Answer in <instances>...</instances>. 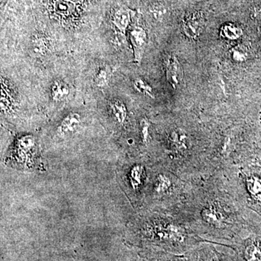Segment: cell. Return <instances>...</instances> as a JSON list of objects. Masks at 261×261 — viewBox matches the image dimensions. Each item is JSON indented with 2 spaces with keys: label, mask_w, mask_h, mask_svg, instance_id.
<instances>
[{
  "label": "cell",
  "mask_w": 261,
  "mask_h": 261,
  "mask_svg": "<svg viewBox=\"0 0 261 261\" xmlns=\"http://www.w3.org/2000/svg\"><path fill=\"white\" fill-rule=\"evenodd\" d=\"M171 187V181L167 176L160 174L154 183V190L158 194H164L168 191Z\"/></svg>",
  "instance_id": "cell-18"
},
{
  "label": "cell",
  "mask_w": 261,
  "mask_h": 261,
  "mask_svg": "<svg viewBox=\"0 0 261 261\" xmlns=\"http://www.w3.org/2000/svg\"><path fill=\"white\" fill-rule=\"evenodd\" d=\"M169 142L171 147L176 150H185L187 147V136L185 130L176 129L171 132L169 136Z\"/></svg>",
  "instance_id": "cell-10"
},
{
  "label": "cell",
  "mask_w": 261,
  "mask_h": 261,
  "mask_svg": "<svg viewBox=\"0 0 261 261\" xmlns=\"http://www.w3.org/2000/svg\"><path fill=\"white\" fill-rule=\"evenodd\" d=\"M130 40L134 50V58L137 64L140 65L147 44V34L142 27H134L130 32Z\"/></svg>",
  "instance_id": "cell-1"
},
{
  "label": "cell",
  "mask_w": 261,
  "mask_h": 261,
  "mask_svg": "<svg viewBox=\"0 0 261 261\" xmlns=\"http://www.w3.org/2000/svg\"><path fill=\"white\" fill-rule=\"evenodd\" d=\"M166 80L173 89H176L184 78V72L181 63L175 56L168 57L166 62Z\"/></svg>",
  "instance_id": "cell-3"
},
{
  "label": "cell",
  "mask_w": 261,
  "mask_h": 261,
  "mask_svg": "<svg viewBox=\"0 0 261 261\" xmlns=\"http://www.w3.org/2000/svg\"><path fill=\"white\" fill-rule=\"evenodd\" d=\"M111 80V71L108 67H103L98 70L94 77V84L99 88L106 87Z\"/></svg>",
  "instance_id": "cell-16"
},
{
  "label": "cell",
  "mask_w": 261,
  "mask_h": 261,
  "mask_svg": "<svg viewBox=\"0 0 261 261\" xmlns=\"http://www.w3.org/2000/svg\"><path fill=\"white\" fill-rule=\"evenodd\" d=\"M31 48L36 56H44L49 51V44L47 39L42 34H36L33 36L31 40Z\"/></svg>",
  "instance_id": "cell-9"
},
{
  "label": "cell",
  "mask_w": 261,
  "mask_h": 261,
  "mask_svg": "<svg viewBox=\"0 0 261 261\" xmlns=\"http://www.w3.org/2000/svg\"><path fill=\"white\" fill-rule=\"evenodd\" d=\"M141 126V135H142V141L145 143H147L149 140V126H150V123L148 120L146 118L141 121L140 123Z\"/></svg>",
  "instance_id": "cell-21"
},
{
  "label": "cell",
  "mask_w": 261,
  "mask_h": 261,
  "mask_svg": "<svg viewBox=\"0 0 261 261\" xmlns=\"http://www.w3.org/2000/svg\"><path fill=\"white\" fill-rule=\"evenodd\" d=\"M154 233L161 240L168 241L181 242L184 232L181 228L174 224H160L155 226Z\"/></svg>",
  "instance_id": "cell-5"
},
{
  "label": "cell",
  "mask_w": 261,
  "mask_h": 261,
  "mask_svg": "<svg viewBox=\"0 0 261 261\" xmlns=\"http://www.w3.org/2000/svg\"><path fill=\"white\" fill-rule=\"evenodd\" d=\"M205 20L200 12L191 13L184 19L182 28L185 35L190 39H197L203 30Z\"/></svg>",
  "instance_id": "cell-2"
},
{
  "label": "cell",
  "mask_w": 261,
  "mask_h": 261,
  "mask_svg": "<svg viewBox=\"0 0 261 261\" xmlns=\"http://www.w3.org/2000/svg\"><path fill=\"white\" fill-rule=\"evenodd\" d=\"M245 258L247 261H261V248L257 244L251 243L245 250Z\"/></svg>",
  "instance_id": "cell-17"
},
{
  "label": "cell",
  "mask_w": 261,
  "mask_h": 261,
  "mask_svg": "<svg viewBox=\"0 0 261 261\" xmlns=\"http://www.w3.org/2000/svg\"><path fill=\"white\" fill-rule=\"evenodd\" d=\"M82 124V117L77 113H70L62 120L58 125V135L60 137H65L73 135L80 128Z\"/></svg>",
  "instance_id": "cell-4"
},
{
  "label": "cell",
  "mask_w": 261,
  "mask_h": 261,
  "mask_svg": "<svg viewBox=\"0 0 261 261\" xmlns=\"http://www.w3.org/2000/svg\"><path fill=\"white\" fill-rule=\"evenodd\" d=\"M133 87L136 91L139 92V93L143 94L146 97H149L154 99V94L153 92V89L152 87L148 83L145 82L143 79L137 78L134 80Z\"/></svg>",
  "instance_id": "cell-14"
},
{
  "label": "cell",
  "mask_w": 261,
  "mask_h": 261,
  "mask_svg": "<svg viewBox=\"0 0 261 261\" xmlns=\"http://www.w3.org/2000/svg\"><path fill=\"white\" fill-rule=\"evenodd\" d=\"M149 11H150L151 14L153 15L154 18L161 20L164 16L166 10L162 5L155 3L149 8Z\"/></svg>",
  "instance_id": "cell-20"
},
{
  "label": "cell",
  "mask_w": 261,
  "mask_h": 261,
  "mask_svg": "<svg viewBox=\"0 0 261 261\" xmlns=\"http://www.w3.org/2000/svg\"><path fill=\"white\" fill-rule=\"evenodd\" d=\"M112 23L115 29L124 35L130 23V10L124 6L118 8L113 13Z\"/></svg>",
  "instance_id": "cell-6"
},
{
  "label": "cell",
  "mask_w": 261,
  "mask_h": 261,
  "mask_svg": "<svg viewBox=\"0 0 261 261\" xmlns=\"http://www.w3.org/2000/svg\"><path fill=\"white\" fill-rule=\"evenodd\" d=\"M209 261H218V260H216V258H211Z\"/></svg>",
  "instance_id": "cell-23"
},
{
  "label": "cell",
  "mask_w": 261,
  "mask_h": 261,
  "mask_svg": "<svg viewBox=\"0 0 261 261\" xmlns=\"http://www.w3.org/2000/svg\"><path fill=\"white\" fill-rule=\"evenodd\" d=\"M143 172L144 168L140 165H137L132 168L129 173V180L132 188L137 190L142 185Z\"/></svg>",
  "instance_id": "cell-15"
},
{
  "label": "cell",
  "mask_w": 261,
  "mask_h": 261,
  "mask_svg": "<svg viewBox=\"0 0 261 261\" xmlns=\"http://www.w3.org/2000/svg\"><path fill=\"white\" fill-rule=\"evenodd\" d=\"M247 189L254 199L261 202V178L252 176L247 178Z\"/></svg>",
  "instance_id": "cell-13"
},
{
  "label": "cell",
  "mask_w": 261,
  "mask_h": 261,
  "mask_svg": "<svg viewBox=\"0 0 261 261\" xmlns=\"http://www.w3.org/2000/svg\"><path fill=\"white\" fill-rule=\"evenodd\" d=\"M110 108L115 121L118 124H124L128 117V111L124 102L120 99H113L110 102Z\"/></svg>",
  "instance_id": "cell-7"
},
{
  "label": "cell",
  "mask_w": 261,
  "mask_h": 261,
  "mask_svg": "<svg viewBox=\"0 0 261 261\" xmlns=\"http://www.w3.org/2000/svg\"><path fill=\"white\" fill-rule=\"evenodd\" d=\"M70 88L63 81H56L51 87V95L55 102H61L68 97Z\"/></svg>",
  "instance_id": "cell-8"
},
{
  "label": "cell",
  "mask_w": 261,
  "mask_h": 261,
  "mask_svg": "<svg viewBox=\"0 0 261 261\" xmlns=\"http://www.w3.org/2000/svg\"><path fill=\"white\" fill-rule=\"evenodd\" d=\"M231 58L237 63H242L247 59V50L243 45H238L230 51Z\"/></svg>",
  "instance_id": "cell-19"
},
{
  "label": "cell",
  "mask_w": 261,
  "mask_h": 261,
  "mask_svg": "<svg viewBox=\"0 0 261 261\" xmlns=\"http://www.w3.org/2000/svg\"><path fill=\"white\" fill-rule=\"evenodd\" d=\"M221 34L222 37L226 38L228 40H236L243 36V29L238 25L228 23L222 27Z\"/></svg>",
  "instance_id": "cell-12"
},
{
  "label": "cell",
  "mask_w": 261,
  "mask_h": 261,
  "mask_svg": "<svg viewBox=\"0 0 261 261\" xmlns=\"http://www.w3.org/2000/svg\"><path fill=\"white\" fill-rule=\"evenodd\" d=\"M202 216L206 222L214 226H219L223 221V216L214 206L205 207L202 212Z\"/></svg>",
  "instance_id": "cell-11"
},
{
  "label": "cell",
  "mask_w": 261,
  "mask_h": 261,
  "mask_svg": "<svg viewBox=\"0 0 261 261\" xmlns=\"http://www.w3.org/2000/svg\"><path fill=\"white\" fill-rule=\"evenodd\" d=\"M252 15L254 18L261 20V5H257L254 8L252 12Z\"/></svg>",
  "instance_id": "cell-22"
}]
</instances>
